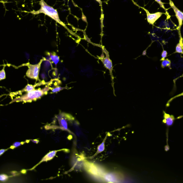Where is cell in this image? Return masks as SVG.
<instances>
[{"label":"cell","mask_w":183,"mask_h":183,"mask_svg":"<svg viewBox=\"0 0 183 183\" xmlns=\"http://www.w3.org/2000/svg\"><path fill=\"white\" fill-rule=\"evenodd\" d=\"M51 89L50 87L47 86L43 89H39L38 90H34L28 92L22 96L15 98L10 103V104L15 102L27 103L31 102L32 101H36L44 95H47L48 91Z\"/></svg>","instance_id":"cell-1"},{"label":"cell","mask_w":183,"mask_h":183,"mask_svg":"<svg viewBox=\"0 0 183 183\" xmlns=\"http://www.w3.org/2000/svg\"><path fill=\"white\" fill-rule=\"evenodd\" d=\"M40 4L41 5L40 10L37 11L31 12L30 13L34 15L38 14H39L41 13L45 14L47 15L50 17L54 20L56 22L58 23L62 26L67 28L65 25L60 21V18H59L58 12L57 10L54 9L50 6L48 5L44 1V0H40Z\"/></svg>","instance_id":"cell-2"},{"label":"cell","mask_w":183,"mask_h":183,"mask_svg":"<svg viewBox=\"0 0 183 183\" xmlns=\"http://www.w3.org/2000/svg\"><path fill=\"white\" fill-rule=\"evenodd\" d=\"M43 60V59H42L37 64L33 65L30 64L29 63L25 64V66L28 67V70L26 74V76L32 79L38 80L41 65Z\"/></svg>","instance_id":"cell-3"},{"label":"cell","mask_w":183,"mask_h":183,"mask_svg":"<svg viewBox=\"0 0 183 183\" xmlns=\"http://www.w3.org/2000/svg\"><path fill=\"white\" fill-rule=\"evenodd\" d=\"M57 117L60 129L62 130L67 131L71 132L68 128V121L69 120H72V119H74L73 117L70 114L64 112H60L57 115Z\"/></svg>","instance_id":"cell-4"},{"label":"cell","mask_w":183,"mask_h":183,"mask_svg":"<svg viewBox=\"0 0 183 183\" xmlns=\"http://www.w3.org/2000/svg\"><path fill=\"white\" fill-rule=\"evenodd\" d=\"M84 166L86 171L90 174L95 176L102 177V178L104 174L105 173L99 167L93 163L86 161L85 162Z\"/></svg>","instance_id":"cell-5"},{"label":"cell","mask_w":183,"mask_h":183,"mask_svg":"<svg viewBox=\"0 0 183 183\" xmlns=\"http://www.w3.org/2000/svg\"><path fill=\"white\" fill-rule=\"evenodd\" d=\"M169 4L171 8L173 9L174 12L175 13V16H176L177 19H178V26L177 28L179 32H181V28L183 24V12L180 10L174 4L172 0H169Z\"/></svg>","instance_id":"cell-6"},{"label":"cell","mask_w":183,"mask_h":183,"mask_svg":"<svg viewBox=\"0 0 183 183\" xmlns=\"http://www.w3.org/2000/svg\"><path fill=\"white\" fill-rule=\"evenodd\" d=\"M122 178V175L117 172L105 173L102 176V178L105 181L110 182H119V181H121Z\"/></svg>","instance_id":"cell-7"},{"label":"cell","mask_w":183,"mask_h":183,"mask_svg":"<svg viewBox=\"0 0 183 183\" xmlns=\"http://www.w3.org/2000/svg\"><path fill=\"white\" fill-rule=\"evenodd\" d=\"M146 11L147 16V22L150 25H154L155 22L158 20L163 14L166 13L161 12H158L154 13L151 14L149 12L148 10H146L145 8H143Z\"/></svg>","instance_id":"cell-8"},{"label":"cell","mask_w":183,"mask_h":183,"mask_svg":"<svg viewBox=\"0 0 183 183\" xmlns=\"http://www.w3.org/2000/svg\"><path fill=\"white\" fill-rule=\"evenodd\" d=\"M64 149H60V150H54L51 151V152H50L48 153V154H47L46 155H45V156L43 157V158L39 162L38 164L34 166L31 169H30L29 170H33V169L35 168L36 167H37L39 165V164H41L42 162H47L48 161H50V160L52 159L55 156L57 152H58V151L64 150Z\"/></svg>","instance_id":"cell-9"},{"label":"cell","mask_w":183,"mask_h":183,"mask_svg":"<svg viewBox=\"0 0 183 183\" xmlns=\"http://www.w3.org/2000/svg\"><path fill=\"white\" fill-rule=\"evenodd\" d=\"M164 112V119H163L162 122L163 123L166 124L167 126H170L173 125L174 121L175 120V117L173 115H170V114H167L165 112Z\"/></svg>","instance_id":"cell-10"},{"label":"cell","mask_w":183,"mask_h":183,"mask_svg":"<svg viewBox=\"0 0 183 183\" xmlns=\"http://www.w3.org/2000/svg\"><path fill=\"white\" fill-rule=\"evenodd\" d=\"M107 56L106 58H103V59H101V60L103 63L104 66H105V67L107 69H109L110 70V72L111 73H112V63L111 60H110L108 54V56H107V54H106Z\"/></svg>","instance_id":"cell-11"},{"label":"cell","mask_w":183,"mask_h":183,"mask_svg":"<svg viewBox=\"0 0 183 183\" xmlns=\"http://www.w3.org/2000/svg\"><path fill=\"white\" fill-rule=\"evenodd\" d=\"M180 39L179 43L177 44L174 53H178L183 54V38L181 36V32H179Z\"/></svg>","instance_id":"cell-12"},{"label":"cell","mask_w":183,"mask_h":183,"mask_svg":"<svg viewBox=\"0 0 183 183\" xmlns=\"http://www.w3.org/2000/svg\"><path fill=\"white\" fill-rule=\"evenodd\" d=\"M107 134L106 136L105 139H104V140L103 141L102 143H101L100 145H99V146H98L97 147V151L96 154H95L92 157L90 158H94V157L97 155L98 154L102 152L104 150H105V143L106 140L107 139Z\"/></svg>","instance_id":"cell-13"},{"label":"cell","mask_w":183,"mask_h":183,"mask_svg":"<svg viewBox=\"0 0 183 183\" xmlns=\"http://www.w3.org/2000/svg\"><path fill=\"white\" fill-rule=\"evenodd\" d=\"M171 60L168 58L165 59L162 62L161 66V67L164 69L165 67H167L170 69H171Z\"/></svg>","instance_id":"cell-14"},{"label":"cell","mask_w":183,"mask_h":183,"mask_svg":"<svg viewBox=\"0 0 183 183\" xmlns=\"http://www.w3.org/2000/svg\"><path fill=\"white\" fill-rule=\"evenodd\" d=\"M36 84L35 86H33L32 85H31V84H28V85L26 86V87H25V88H24L23 89V90H21V91H19V94H20V92H28L33 91V90H35V87L36 86L38 85V84Z\"/></svg>","instance_id":"cell-15"},{"label":"cell","mask_w":183,"mask_h":183,"mask_svg":"<svg viewBox=\"0 0 183 183\" xmlns=\"http://www.w3.org/2000/svg\"><path fill=\"white\" fill-rule=\"evenodd\" d=\"M50 58L53 62L55 63V64H57L60 60V57L56 55L55 53H51L50 55Z\"/></svg>","instance_id":"cell-16"},{"label":"cell","mask_w":183,"mask_h":183,"mask_svg":"<svg viewBox=\"0 0 183 183\" xmlns=\"http://www.w3.org/2000/svg\"><path fill=\"white\" fill-rule=\"evenodd\" d=\"M27 141H25V142H15L10 147V148L9 149H15L16 147H19L21 146V145H22L25 144V143H27Z\"/></svg>","instance_id":"cell-17"},{"label":"cell","mask_w":183,"mask_h":183,"mask_svg":"<svg viewBox=\"0 0 183 183\" xmlns=\"http://www.w3.org/2000/svg\"><path fill=\"white\" fill-rule=\"evenodd\" d=\"M155 1H156L157 3H158L159 4L160 7L162 8L163 9H164V10L166 12V14L167 15V17H169V18H170L169 17V16H170V15H169V13L167 12V10H168V9H166L165 8L164 5V3H163L162 1H161V0H155Z\"/></svg>","instance_id":"cell-18"},{"label":"cell","mask_w":183,"mask_h":183,"mask_svg":"<svg viewBox=\"0 0 183 183\" xmlns=\"http://www.w3.org/2000/svg\"><path fill=\"white\" fill-rule=\"evenodd\" d=\"M4 69H5V66H4L2 70L0 71V80L1 81L6 78L5 72Z\"/></svg>","instance_id":"cell-19"},{"label":"cell","mask_w":183,"mask_h":183,"mask_svg":"<svg viewBox=\"0 0 183 183\" xmlns=\"http://www.w3.org/2000/svg\"><path fill=\"white\" fill-rule=\"evenodd\" d=\"M66 88L62 87H58L55 88H53L52 89V92H51L52 93H57L60 90H63V89H66Z\"/></svg>","instance_id":"cell-20"},{"label":"cell","mask_w":183,"mask_h":183,"mask_svg":"<svg viewBox=\"0 0 183 183\" xmlns=\"http://www.w3.org/2000/svg\"><path fill=\"white\" fill-rule=\"evenodd\" d=\"M9 176L5 174H1L0 175V180L1 182H5L8 179Z\"/></svg>","instance_id":"cell-21"},{"label":"cell","mask_w":183,"mask_h":183,"mask_svg":"<svg viewBox=\"0 0 183 183\" xmlns=\"http://www.w3.org/2000/svg\"><path fill=\"white\" fill-rule=\"evenodd\" d=\"M167 51L165 50H163L162 51V52L161 53V57L162 58L160 60V61H162V60H164L166 58V57H167Z\"/></svg>","instance_id":"cell-22"},{"label":"cell","mask_w":183,"mask_h":183,"mask_svg":"<svg viewBox=\"0 0 183 183\" xmlns=\"http://www.w3.org/2000/svg\"><path fill=\"white\" fill-rule=\"evenodd\" d=\"M183 96V92H182V93L178 95H176V96H175V97H172L171 98V99L170 100H169L168 102L167 105H169V104H170V102H171V101L172 100H173V99H175V98H176L177 97H180V96Z\"/></svg>","instance_id":"cell-23"},{"label":"cell","mask_w":183,"mask_h":183,"mask_svg":"<svg viewBox=\"0 0 183 183\" xmlns=\"http://www.w3.org/2000/svg\"><path fill=\"white\" fill-rule=\"evenodd\" d=\"M9 149H1L0 151V155L1 156L2 154H3L4 152L8 150Z\"/></svg>","instance_id":"cell-24"},{"label":"cell","mask_w":183,"mask_h":183,"mask_svg":"<svg viewBox=\"0 0 183 183\" xmlns=\"http://www.w3.org/2000/svg\"><path fill=\"white\" fill-rule=\"evenodd\" d=\"M33 142V143H36V144H38L39 142V141L37 139H35V140H31Z\"/></svg>","instance_id":"cell-25"},{"label":"cell","mask_w":183,"mask_h":183,"mask_svg":"<svg viewBox=\"0 0 183 183\" xmlns=\"http://www.w3.org/2000/svg\"><path fill=\"white\" fill-rule=\"evenodd\" d=\"M82 20L83 21H84V22H85L86 23H87V19H86V16H84V14H83L82 18Z\"/></svg>","instance_id":"cell-26"},{"label":"cell","mask_w":183,"mask_h":183,"mask_svg":"<svg viewBox=\"0 0 183 183\" xmlns=\"http://www.w3.org/2000/svg\"><path fill=\"white\" fill-rule=\"evenodd\" d=\"M182 77H183V74H182V75H181L180 76L178 77V78H177L176 79H175L174 80V82L175 83V82H176V80H178V78H180Z\"/></svg>","instance_id":"cell-27"},{"label":"cell","mask_w":183,"mask_h":183,"mask_svg":"<svg viewBox=\"0 0 183 183\" xmlns=\"http://www.w3.org/2000/svg\"><path fill=\"white\" fill-rule=\"evenodd\" d=\"M96 1H97L99 3L100 5L101 6H102V1H101V0H96Z\"/></svg>","instance_id":"cell-28"}]
</instances>
